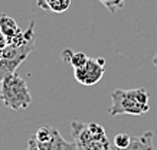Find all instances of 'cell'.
I'll list each match as a JSON object with an SVG mask.
<instances>
[{
	"mask_svg": "<svg viewBox=\"0 0 157 150\" xmlns=\"http://www.w3.org/2000/svg\"><path fill=\"white\" fill-rule=\"evenodd\" d=\"M148 94L146 88L121 90L117 88L111 92V106L108 108L109 116L130 114V116H143L148 113Z\"/></svg>",
	"mask_w": 157,
	"mask_h": 150,
	"instance_id": "obj_1",
	"label": "cell"
},
{
	"mask_svg": "<svg viewBox=\"0 0 157 150\" xmlns=\"http://www.w3.org/2000/svg\"><path fill=\"white\" fill-rule=\"evenodd\" d=\"M71 134L74 137V143L76 150H109L111 144L107 137L104 127L97 123H81L72 121Z\"/></svg>",
	"mask_w": 157,
	"mask_h": 150,
	"instance_id": "obj_2",
	"label": "cell"
},
{
	"mask_svg": "<svg viewBox=\"0 0 157 150\" xmlns=\"http://www.w3.org/2000/svg\"><path fill=\"white\" fill-rule=\"evenodd\" d=\"M0 100L7 108L25 110L32 104V94L23 78L12 74L0 84Z\"/></svg>",
	"mask_w": 157,
	"mask_h": 150,
	"instance_id": "obj_3",
	"label": "cell"
},
{
	"mask_svg": "<svg viewBox=\"0 0 157 150\" xmlns=\"http://www.w3.org/2000/svg\"><path fill=\"white\" fill-rule=\"evenodd\" d=\"M35 140L39 150H76L75 143L67 141L56 129L49 126L40 127L35 134Z\"/></svg>",
	"mask_w": 157,
	"mask_h": 150,
	"instance_id": "obj_4",
	"label": "cell"
},
{
	"mask_svg": "<svg viewBox=\"0 0 157 150\" xmlns=\"http://www.w3.org/2000/svg\"><path fill=\"white\" fill-rule=\"evenodd\" d=\"M104 65L105 59L90 58L85 65L74 69V77L82 85H86V87L88 85H95L101 81V78L104 77Z\"/></svg>",
	"mask_w": 157,
	"mask_h": 150,
	"instance_id": "obj_5",
	"label": "cell"
},
{
	"mask_svg": "<svg viewBox=\"0 0 157 150\" xmlns=\"http://www.w3.org/2000/svg\"><path fill=\"white\" fill-rule=\"evenodd\" d=\"M154 134L153 131H146L144 134L137 136V137H131V141L127 147L124 149H120V147H115V146H111L109 150H157L154 143Z\"/></svg>",
	"mask_w": 157,
	"mask_h": 150,
	"instance_id": "obj_6",
	"label": "cell"
},
{
	"mask_svg": "<svg viewBox=\"0 0 157 150\" xmlns=\"http://www.w3.org/2000/svg\"><path fill=\"white\" fill-rule=\"evenodd\" d=\"M0 29H2V33L6 40H9V39L14 38L16 35L23 32L19 28V25L16 23V20L7 15H0Z\"/></svg>",
	"mask_w": 157,
	"mask_h": 150,
	"instance_id": "obj_7",
	"label": "cell"
},
{
	"mask_svg": "<svg viewBox=\"0 0 157 150\" xmlns=\"http://www.w3.org/2000/svg\"><path fill=\"white\" fill-rule=\"evenodd\" d=\"M71 2L72 0H38V6L48 12L63 13L71 7Z\"/></svg>",
	"mask_w": 157,
	"mask_h": 150,
	"instance_id": "obj_8",
	"label": "cell"
},
{
	"mask_svg": "<svg viewBox=\"0 0 157 150\" xmlns=\"http://www.w3.org/2000/svg\"><path fill=\"white\" fill-rule=\"evenodd\" d=\"M23 59L20 58H2L0 59V84L12 74H16V69L20 67Z\"/></svg>",
	"mask_w": 157,
	"mask_h": 150,
	"instance_id": "obj_9",
	"label": "cell"
},
{
	"mask_svg": "<svg viewBox=\"0 0 157 150\" xmlns=\"http://www.w3.org/2000/svg\"><path fill=\"white\" fill-rule=\"evenodd\" d=\"M88 59L90 58H88L84 52H74L69 63H71L72 67H74V69H75V68H81L82 65H85Z\"/></svg>",
	"mask_w": 157,
	"mask_h": 150,
	"instance_id": "obj_10",
	"label": "cell"
},
{
	"mask_svg": "<svg viewBox=\"0 0 157 150\" xmlns=\"http://www.w3.org/2000/svg\"><path fill=\"white\" fill-rule=\"evenodd\" d=\"M101 3L111 12V13H117L120 9H123L125 0H100Z\"/></svg>",
	"mask_w": 157,
	"mask_h": 150,
	"instance_id": "obj_11",
	"label": "cell"
},
{
	"mask_svg": "<svg viewBox=\"0 0 157 150\" xmlns=\"http://www.w3.org/2000/svg\"><path fill=\"white\" fill-rule=\"evenodd\" d=\"M131 141V137H130L127 133H118V134L114 137V146L115 147H120V149H124L127 147Z\"/></svg>",
	"mask_w": 157,
	"mask_h": 150,
	"instance_id": "obj_12",
	"label": "cell"
},
{
	"mask_svg": "<svg viewBox=\"0 0 157 150\" xmlns=\"http://www.w3.org/2000/svg\"><path fill=\"white\" fill-rule=\"evenodd\" d=\"M72 55H74V52H72L71 49H65V51L62 52V59H63L65 62L69 63V61H71V58H72Z\"/></svg>",
	"mask_w": 157,
	"mask_h": 150,
	"instance_id": "obj_13",
	"label": "cell"
},
{
	"mask_svg": "<svg viewBox=\"0 0 157 150\" xmlns=\"http://www.w3.org/2000/svg\"><path fill=\"white\" fill-rule=\"evenodd\" d=\"M26 150H39L38 144H36V140H35V137L29 139V141H28V147H26Z\"/></svg>",
	"mask_w": 157,
	"mask_h": 150,
	"instance_id": "obj_14",
	"label": "cell"
},
{
	"mask_svg": "<svg viewBox=\"0 0 157 150\" xmlns=\"http://www.w3.org/2000/svg\"><path fill=\"white\" fill-rule=\"evenodd\" d=\"M5 49H6V40H3V42H0V59L3 58V55H5Z\"/></svg>",
	"mask_w": 157,
	"mask_h": 150,
	"instance_id": "obj_15",
	"label": "cell"
},
{
	"mask_svg": "<svg viewBox=\"0 0 157 150\" xmlns=\"http://www.w3.org/2000/svg\"><path fill=\"white\" fill-rule=\"evenodd\" d=\"M153 63H154V67H156V69H157V53L153 56Z\"/></svg>",
	"mask_w": 157,
	"mask_h": 150,
	"instance_id": "obj_16",
	"label": "cell"
},
{
	"mask_svg": "<svg viewBox=\"0 0 157 150\" xmlns=\"http://www.w3.org/2000/svg\"><path fill=\"white\" fill-rule=\"evenodd\" d=\"M3 40H6V39L3 36V33H2V29H0V42H3Z\"/></svg>",
	"mask_w": 157,
	"mask_h": 150,
	"instance_id": "obj_17",
	"label": "cell"
}]
</instances>
